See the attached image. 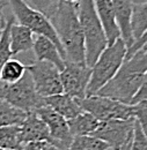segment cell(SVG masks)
<instances>
[{
  "instance_id": "6da1fadb",
  "label": "cell",
  "mask_w": 147,
  "mask_h": 150,
  "mask_svg": "<svg viewBox=\"0 0 147 150\" xmlns=\"http://www.w3.org/2000/svg\"><path fill=\"white\" fill-rule=\"evenodd\" d=\"M146 72L147 52L140 49L133 56L124 60L116 75L96 95L131 105L133 97L140 89Z\"/></svg>"
},
{
  "instance_id": "7a4b0ae2",
  "label": "cell",
  "mask_w": 147,
  "mask_h": 150,
  "mask_svg": "<svg viewBox=\"0 0 147 150\" xmlns=\"http://www.w3.org/2000/svg\"><path fill=\"white\" fill-rule=\"evenodd\" d=\"M66 56V61L86 65L85 37L78 18V4L59 1L57 12L50 20Z\"/></svg>"
},
{
  "instance_id": "3957f363",
  "label": "cell",
  "mask_w": 147,
  "mask_h": 150,
  "mask_svg": "<svg viewBox=\"0 0 147 150\" xmlns=\"http://www.w3.org/2000/svg\"><path fill=\"white\" fill-rule=\"evenodd\" d=\"M78 18L85 37L86 65L92 68L97 58L108 46L106 33L94 6V0L78 2Z\"/></svg>"
},
{
  "instance_id": "277c9868",
  "label": "cell",
  "mask_w": 147,
  "mask_h": 150,
  "mask_svg": "<svg viewBox=\"0 0 147 150\" xmlns=\"http://www.w3.org/2000/svg\"><path fill=\"white\" fill-rule=\"evenodd\" d=\"M128 52V47L122 38H118L112 45L107 46L92 67L91 81L87 87L86 97L94 96L103 88L119 71Z\"/></svg>"
},
{
  "instance_id": "5b68a950",
  "label": "cell",
  "mask_w": 147,
  "mask_h": 150,
  "mask_svg": "<svg viewBox=\"0 0 147 150\" xmlns=\"http://www.w3.org/2000/svg\"><path fill=\"white\" fill-rule=\"evenodd\" d=\"M8 4L13 11L14 19H16L19 24L27 27L29 30L33 31V34H36L38 36H44L49 38L51 42H54L60 52L61 58L66 61V56L63 50L61 43L50 19L46 18L43 13L29 7L23 0H8Z\"/></svg>"
},
{
  "instance_id": "8992f818",
  "label": "cell",
  "mask_w": 147,
  "mask_h": 150,
  "mask_svg": "<svg viewBox=\"0 0 147 150\" xmlns=\"http://www.w3.org/2000/svg\"><path fill=\"white\" fill-rule=\"evenodd\" d=\"M0 98L26 113L35 112L44 105L43 97L37 93L31 75L26 71L24 75L18 82L12 84H0Z\"/></svg>"
},
{
  "instance_id": "52a82bcc",
  "label": "cell",
  "mask_w": 147,
  "mask_h": 150,
  "mask_svg": "<svg viewBox=\"0 0 147 150\" xmlns=\"http://www.w3.org/2000/svg\"><path fill=\"white\" fill-rule=\"evenodd\" d=\"M79 104L82 111L93 114L100 121L115 119L126 120L130 118H134L133 105L123 104L118 100L98 95L87 96L83 99H80Z\"/></svg>"
},
{
  "instance_id": "ba28073f",
  "label": "cell",
  "mask_w": 147,
  "mask_h": 150,
  "mask_svg": "<svg viewBox=\"0 0 147 150\" xmlns=\"http://www.w3.org/2000/svg\"><path fill=\"white\" fill-rule=\"evenodd\" d=\"M31 75L35 88L41 97H49L64 93L60 80V71L46 61H36L26 66Z\"/></svg>"
},
{
  "instance_id": "9c48e42d",
  "label": "cell",
  "mask_w": 147,
  "mask_h": 150,
  "mask_svg": "<svg viewBox=\"0 0 147 150\" xmlns=\"http://www.w3.org/2000/svg\"><path fill=\"white\" fill-rule=\"evenodd\" d=\"M134 122V118L101 121L98 128L93 133V136L104 141L112 150H118L132 140Z\"/></svg>"
},
{
  "instance_id": "30bf717a",
  "label": "cell",
  "mask_w": 147,
  "mask_h": 150,
  "mask_svg": "<svg viewBox=\"0 0 147 150\" xmlns=\"http://www.w3.org/2000/svg\"><path fill=\"white\" fill-rule=\"evenodd\" d=\"M37 115L46 124L49 128V140L48 142L54 144L59 150H67L72 140L73 135L70 131L69 122L60 114L55 112L48 105H43L35 111Z\"/></svg>"
},
{
  "instance_id": "8fae6325",
  "label": "cell",
  "mask_w": 147,
  "mask_h": 150,
  "mask_svg": "<svg viewBox=\"0 0 147 150\" xmlns=\"http://www.w3.org/2000/svg\"><path fill=\"white\" fill-rule=\"evenodd\" d=\"M92 68L87 65L65 61V67L60 72V80L64 93L78 100L86 97L88 83L91 81Z\"/></svg>"
},
{
  "instance_id": "7c38bea8",
  "label": "cell",
  "mask_w": 147,
  "mask_h": 150,
  "mask_svg": "<svg viewBox=\"0 0 147 150\" xmlns=\"http://www.w3.org/2000/svg\"><path fill=\"white\" fill-rule=\"evenodd\" d=\"M94 6L97 15L103 25L108 46L112 45L118 38H121V31L116 22L113 6L111 0H94Z\"/></svg>"
},
{
  "instance_id": "4fadbf2b",
  "label": "cell",
  "mask_w": 147,
  "mask_h": 150,
  "mask_svg": "<svg viewBox=\"0 0 147 150\" xmlns=\"http://www.w3.org/2000/svg\"><path fill=\"white\" fill-rule=\"evenodd\" d=\"M113 6V12L116 22L121 31V38L124 40L128 50L134 43L131 31V15L134 0H111Z\"/></svg>"
},
{
  "instance_id": "5bb4252c",
  "label": "cell",
  "mask_w": 147,
  "mask_h": 150,
  "mask_svg": "<svg viewBox=\"0 0 147 150\" xmlns=\"http://www.w3.org/2000/svg\"><path fill=\"white\" fill-rule=\"evenodd\" d=\"M21 137L23 144L31 141H44L49 140V128L46 124L35 112L27 113L24 120L20 125Z\"/></svg>"
},
{
  "instance_id": "9a60e30c",
  "label": "cell",
  "mask_w": 147,
  "mask_h": 150,
  "mask_svg": "<svg viewBox=\"0 0 147 150\" xmlns=\"http://www.w3.org/2000/svg\"><path fill=\"white\" fill-rule=\"evenodd\" d=\"M43 100H44V105L51 108L55 112L60 114L66 120H71L82 112L79 100L65 93L44 97Z\"/></svg>"
},
{
  "instance_id": "2e32d148",
  "label": "cell",
  "mask_w": 147,
  "mask_h": 150,
  "mask_svg": "<svg viewBox=\"0 0 147 150\" xmlns=\"http://www.w3.org/2000/svg\"><path fill=\"white\" fill-rule=\"evenodd\" d=\"M33 51L35 53L37 61H46L52 65L61 72L65 67V60L61 58L60 52L58 47L55 45L54 42H51L49 38L44 36H38L36 35Z\"/></svg>"
},
{
  "instance_id": "e0dca14e",
  "label": "cell",
  "mask_w": 147,
  "mask_h": 150,
  "mask_svg": "<svg viewBox=\"0 0 147 150\" xmlns=\"http://www.w3.org/2000/svg\"><path fill=\"white\" fill-rule=\"evenodd\" d=\"M34 42L35 36L31 30L15 22L12 24L9 30V47L13 56L31 50Z\"/></svg>"
},
{
  "instance_id": "ac0fdd59",
  "label": "cell",
  "mask_w": 147,
  "mask_h": 150,
  "mask_svg": "<svg viewBox=\"0 0 147 150\" xmlns=\"http://www.w3.org/2000/svg\"><path fill=\"white\" fill-rule=\"evenodd\" d=\"M70 131L73 136H82V135H93L101 124L93 114L88 112H82L78 114L75 118L67 120Z\"/></svg>"
},
{
  "instance_id": "d6986e66",
  "label": "cell",
  "mask_w": 147,
  "mask_h": 150,
  "mask_svg": "<svg viewBox=\"0 0 147 150\" xmlns=\"http://www.w3.org/2000/svg\"><path fill=\"white\" fill-rule=\"evenodd\" d=\"M147 30V1L134 2L131 15V31L134 42Z\"/></svg>"
},
{
  "instance_id": "ffe728a7",
  "label": "cell",
  "mask_w": 147,
  "mask_h": 150,
  "mask_svg": "<svg viewBox=\"0 0 147 150\" xmlns=\"http://www.w3.org/2000/svg\"><path fill=\"white\" fill-rule=\"evenodd\" d=\"M23 146L20 125L0 127V148L7 150H21Z\"/></svg>"
},
{
  "instance_id": "44dd1931",
  "label": "cell",
  "mask_w": 147,
  "mask_h": 150,
  "mask_svg": "<svg viewBox=\"0 0 147 150\" xmlns=\"http://www.w3.org/2000/svg\"><path fill=\"white\" fill-rule=\"evenodd\" d=\"M27 71L26 65L16 59H9L2 67L0 73V81L6 84H12L22 79Z\"/></svg>"
},
{
  "instance_id": "7402d4cb",
  "label": "cell",
  "mask_w": 147,
  "mask_h": 150,
  "mask_svg": "<svg viewBox=\"0 0 147 150\" xmlns=\"http://www.w3.org/2000/svg\"><path fill=\"white\" fill-rule=\"evenodd\" d=\"M27 113L14 108L0 98V127L9 125H21Z\"/></svg>"
},
{
  "instance_id": "603a6c76",
  "label": "cell",
  "mask_w": 147,
  "mask_h": 150,
  "mask_svg": "<svg viewBox=\"0 0 147 150\" xmlns=\"http://www.w3.org/2000/svg\"><path fill=\"white\" fill-rule=\"evenodd\" d=\"M109 146L93 136V135H82V136H73V140L67 150H108Z\"/></svg>"
},
{
  "instance_id": "cb8c5ba5",
  "label": "cell",
  "mask_w": 147,
  "mask_h": 150,
  "mask_svg": "<svg viewBox=\"0 0 147 150\" xmlns=\"http://www.w3.org/2000/svg\"><path fill=\"white\" fill-rule=\"evenodd\" d=\"M14 22H15L14 16H8L7 20L5 21V25L1 31V36H0V73H1L4 65L13 56L11 47H9V30Z\"/></svg>"
},
{
  "instance_id": "d4e9b609",
  "label": "cell",
  "mask_w": 147,
  "mask_h": 150,
  "mask_svg": "<svg viewBox=\"0 0 147 150\" xmlns=\"http://www.w3.org/2000/svg\"><path fill=\"white\" fill-rule=\"evenodd\" d=\"M29 7L43 13L46 18L51 20L57 12L60 0H23Z\"/></svg>"
},
{
  "instance_id": "484cf974",
  "label": "cell",
  "mask_w": 147,
  "mask_h": 150,
  "mask_svg": "<svg viewBox=\"0 0 147 150\" xmlns=\"http://www.w3.org/2000/svg\"><path fill=\"white\" fill-rule=\"evenodd\" d=\"M133 115L147 137V100H141L133 105Z\"/></svg>"
},
{
  "instance_id": "4316f807",
  "label": "cell",
  "mask_w": 147,
  "mask_h": 150,
  "mask_svg": "<svg viewBox=\"0 0 147 150\" xmlns=\"http://www.w3.org/2000/svg\"><path fill=\"white\" fill-rule=\"evenodd\" d=\"M130 150H147V137L143 133L137 120L134 122V129H133V136H132Z\"/></svg>"
},
{
  "instance_id": "83f0119b",
  "label": "cell",
  "mask_w": 147,
  "mask_h": 150,
  "mask_svg": "<svg viewBox=\"0 0 147 150\" xmlns=\"http://www.w3.org/2000/svg\"><path fill=\"white\" fill-rule=\"evenodd\" d=\"M141 100H147V72L144 75V79H143V83L140 86V89L138 90L137 95L133 97L132 102H131V105H134Z\"/></svg>"
},
{
  "instance_id": "f1b7e54d",
  "label": "cell",
  "mask_w": 147,
  "mask_h": 150,
  "mask_svg": "<svg viewBox=\"0 0 147 150\" xmlns=\"http://www.w3.org/2000/svg\"><path fill=\"white\" fill-rule=\"evenodd\" d=\"M147 42V30L145 31V34L141 36V37L139 38V39H137L133 44H132V46L130 47L129 50H128V52H126V57H125V59H128L130 58L131 56H133L137 51H139L141 47H143V45L145 44Z\"/></svg>"
},
{
  "instance_id": "f546056e",
  "label": "cell",
  "mask_w": 147,
  "mask_h": 150,
  "mask_svg": "<svg viewBox=\"0 0 147 150\" xmlns=\"http://www.w3.org/2000/svg\"><path fill=\"white\" fill-rule=\"evenodd\" d=\"M44 141H31L27 142L22 146L21 150H43L44 147Z\"/></svg>"
},
{
  "instance_id": "4dcf8cb0",
  "label": "cell",
  "mask_w": 147,
  "mask_h": 150,
  "mask_svg": "<svg viewBox=\"0 0 147 150\" xmlns=\"http://www.w3.org/2000/svg\"><path fill=\"white\" fill-rule=\"evenodd\" d=\"M4 25H5V21H4V12H2V8H0V36H1V31H2Z\"/></svg>"
},
{
  "instance_id": "1f68e13d",
  "label": "cell",
  "mask_w": 147,
  "mask_h": 150,
  "mask_svg": "<svg viewBox=\"0 0 147 150\" xmlns=\"http://www.w3.org/2000/svg\"><path fill=\"white\" fill-rule=\"evenodd\" d=\"M43 150H59L57 147H55L54 144L49 143V142H45L44 143V147H43Z\"/></svg>"
},
{
  "instance_id": "d6a6232c",
  "label": "cell",
  "mask_w": 147,
  "mask_h": 150,
  "mask_svg": "<svg viewBox=\"0 0 147 150\" xmlns=\"http://www.w3.org/2000/svg\"><path fill=\"white\" fill-rule=\"evenodd\" d=\"M6 6H9L8 0H0V8H4Z\"/></svg>"
},
{
  "instance_id": "836d02e7",
  "label": "cell",
  "mask_w": 147,
  "mask_h": 150,
  "mask_svg": "<svg viewBox=\"0 0 147 150\" xmlns=\"http://www.w3.org/2000/svg\"><path fill=\"white\" fill-rule=\"evenodd\" d=\"M132 141V140H131ZM131 141H130L129 143H126V144H124L122 148H119L118 150H130V147H131Z\"/></svg>"
},
{
  "instance_id": "e575fe53",
  "label": "cell",
  "mask_w": 147,
  "mask_h": 150,
  "mask_svg": "<svg viewBox=\"0 0 147 150\" xmlns=\"http://www.w3.org/2000/svg\"><path fill=\"white\" fill-rule=\"evenodd\" d=\"M63 1H65V2H70V4H78L80 0H63Z\"/></svg>"
},
{
  "instance_id": "d590c367",
  "label": "cell",
  "mask_w": 147,
  "mask_h": 150,
  "mask_svg": "<svg viewBox=\"0 0 147 150\" xmlns=\"http://www.w3.org/2000/svg\"><path fill=\"white\" fill-rule=\"evenodd\" d=\"M141 49H143L144 51H146V52H147V42L144 44V45H143V47H141Z\"/></svg>"
},
{
  "instance_id": "8d00e7d4",
  "label": "cell",
  "mask_w": 147,
  "mask_h": 150,
  "mask_svg": "<svg viewBox=\"0 0 147 150\" xmlns=\"http://www.w3.org/2000/svg\"><path fill=\"white\" fill-rule=\"evenodd\" d=\"M0 150H7V149H2V148H0Z\"/></svg>"
}]
</instances>
